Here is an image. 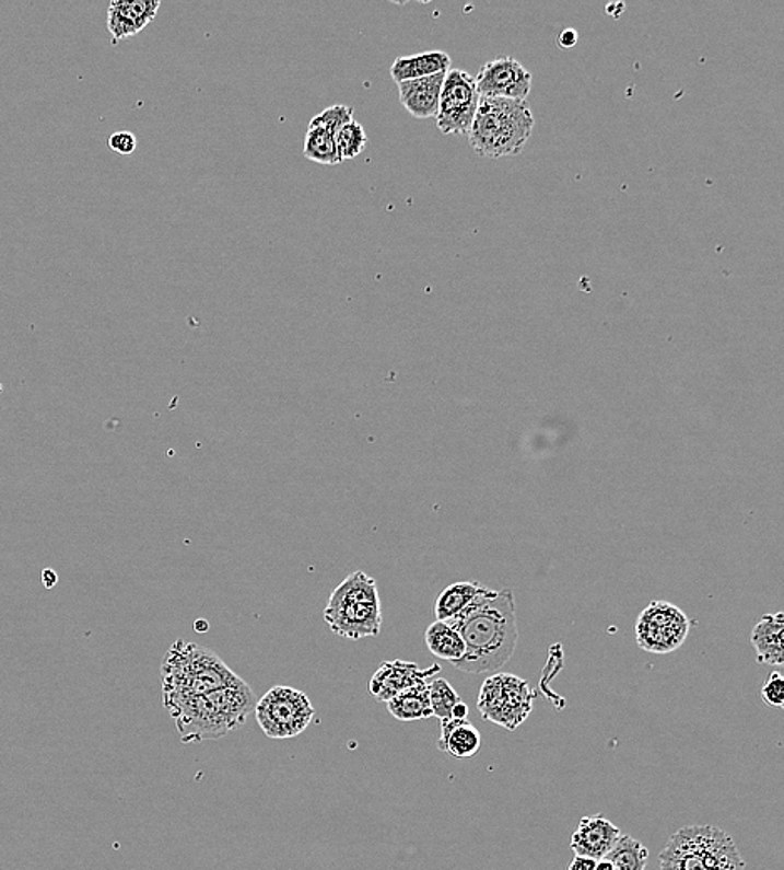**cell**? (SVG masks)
Wrapping results in <instances>:
<instances>
[{
	"label": "cell",
	"instance_id": "1",
	"mask_svg": "<svg viewBox=\"0 0 784 870\" xmlns=\"http://www.w3.org/2000/svg\"><path fill=\"white\" fill-rule=\"evenodd\" d=\"M448 623L466 643L464 657L452 663L460 672L479 675L502 669L517 647V615L511 590L483 587L466 612Z\"/></svg>",
	"mask_w": 784,
	"mask_h": 870
},
{
	"label": "cell",
	"instance_id": "2",
	"mask_svg": "<svg viewBox=\"0 0 784 870\" xmlns=\"http://www.w3.org/2000/svg\"><path fill=\"white\" fill-rule=\"evenodd\" d=\"M255 707V692L239 678L224 688L178 705L169 711V717L183 743H199L223 739L242 729Z\"/></svg>",
	"mask_w": 784,
	"mask_h": 870
},
{
	"label": "cell",
	"instance_id": "3",
	"mask_svg": "<svg viewBox=\"0 0 784 870\" xmlns=\"http://www.w3.org/2000/svg\"><path fill=\"white\" fill-rule=\"evenodd\" d=\"M238 680L239 676L214 651L183 638L176 640L161 663L164 710L169 714L196 696L217 692Z\"/></svg>",
	"mask_w": 784,
	"mask_h": 870
},
{
	"label": "cell",
	"instance_id": "4",
	"mask_svg": "<svg viewBox=\"0 0 784 870\" xmlns=\"http://www.w3.org/2000/svg\"><path fill=\"white\" fill-rule=\"evenodd\" d=\"M534 126L536 119L527 101L480 97L470 126V147L487 160L517 156L533 136Z\"/></svg>",
	"mask_w": 784,
	"mask_h": 870
},
{
	"label": "cell",
	"instance_id": "5",
	"mask_svg": "<svg viewBox=\"0 0 784 870\" xmlns=\"http://www.w3.org/2000/svg\"><path fill=\"white\" fill-rule=\"evenodd\" d=\"M324 619L334 635L347 640L381 635L384 618L375 579L363 571L348 575L331 593Z\"/></svg>",
	"mask_w": 784,
	"mask_h": 870
},
{
	"label": "cell",
	"instance_id": "6",
	"mask_svg": "<svg viewBox=\"0 0 784 870\" xmlns=\"http://www.w3.org/2000/svg\"><path fill=\"white\" fill-rule=\"evenodd\" d=\"M255 714L259 729L268 739L286 740L295 739L308 729L315 718V708L302 689L278 685L256 701Z\"/></svg>",
	"mask_w": 784,
	"mask_h": 870
},
{
	"label": "cell",
	"instance_id": "7",
	"mask_svg": "<svg viewBox=\"0 0 784 870\" xmlns=\"http://www.w3.org/2000/svg\"><path fill=\"white\" fill-rule=\"evenodd\" d=\"M534 692L529 683L511 673H498L483 682L477 708L483 720L515 730L533 711Z\"/></svg>",
	"mask_w": 784,
	"mask_h": 870
},
{
	"label": "cell",
	"instance_id": "8",
	"mask_svg": "<svg viewBox=\"0 0 784 870\" xmlns=\"http://www.w3.org/2000/svg\"><path fill=\"white\" fill-rule=\"evenodd\" d=\"M691 631V622L681 607L667 601H653L635 622L639 648L653 654L679 650Z\"/></svg>",
	"mask_w": 784,
	"mask_h": 870
},
{
	"label": "cell",
	"instance_id": "9",
	"mask_svg": "<svg viewBox=\"0 0 784 870\" xmlns=\"http://www.w3.org/2000/svg\"><path fill=\"white\" fill-rule=\"evenodd\" d=\"M479 101L476 78L461 69H448L442 84L438 113L435 116L442 135L469 136Z\"/></svg>",
	"mask_w": 784,
	"mask_h": 870
},
{
	"label": "cell",
	"instance_id": "10",
	"mask_svg": "<svg viewBox=\"0 0 784 870\" xmlns=\"http://www.w3.org/2000/svg\"><path fill=\"white\" fill-rule=\"evenodd\" d=\"M480 97L526 101L533 90V74L514 57H499L483 65L476 78Z\"/></svg>",
	"mask_w": 784,
	"mask_h": 870
},
{
	"label": "cell",
	"instance_id": "11",
	"mask_svg": "<svg viewBox=\"0 0 784 870\" xmlns=\"http://www.w3.org/2000/svg\"><path fill=\"white\" fill-rule=\"evenodd\" d=\"M710 825H691L671 835L659 854V870H706Z\"/></svg>",
	"mask_w": 784,
	"mask_h": 870
},
{
	"label": "cell",
	"instance_id": "12",
	"mask_svg": "<svg viewBox=\"0 0 784 870\" xmlns=\"http://www.w3.org/2000/svg\"><path fill=\"white\" fill-rule=\"evenodd\" d=\"M438 672H441V666L437 663L432 664L430 669L422 670L413 661H385L370 680V693L375 700L387 704L398 693L412 688L419 683L429 682V678L437 675Z\"/></svg>",
	"mask_w": 784,
	"mask_h": 870
},
{
	"label": "cell",
	"instance_id": "13",
	"mask_svg": "<svg viewBox=\"0 0 784 870\" xmlns=\"http://www.w3.org/2000/svg\"><path fill=\"white\" fill-rule=\"evenodd\" d=\"M621 834V828L612 824L609 819L600 814L590 815L578 822L571 837V849L574 850L575 856L599 860L611 852Z\"/></svg>",
	"mask_w": 784,
	"mask_h": 870
},
{
	"label": "cell",
	"instance_id": "14",
	"mask_svg": "<svg viewBox=\"0 0 784 870\" xmlns=\"http://www.w3.org/2000/svg\"><path fill=\"white\" fill-rule=\"evenodd\" d=\"M160 8V0H114L107 9L110 36L116 43L136 36L156 18Z\"/></svg>",
	"mask_w": 784,
	"mask_h": 870
},
{
	"label": "cell",
	"instance_id": "15",
	"mask_svg": "<svg viewBox=\"0 0 784 870\" xmlns=\"http://www.w3.org/2000/svg\"><path fill=\"white\" fill-rule=\"evenodd\" d=\"M445 74L429 76V78L413 79L398 84L401 106L417 119L435 118L441 103L442 84Z\"/></svg>",
	"mask_w": 784,
	"mask_h": 870
},
{
	"label": "cell",
	"instance_id": "16",
	"mask_svg": "<svg viewBox=\"0 0 784 870\" xmlns=\"http://www.w3.org/2000/svg\"><path fill=\"white\" fill-rule=\"evenodd\" d=\"M751 645L761 664L781 666L784 663V613L764 615L752 626Z\"/></svg>",
	"mask_w": 784,
	"mask_h": 870
},
{
	"label": "cell",
	"instance_id": "17",
	"mask_svg": "<svg viewBox=\"0 0 784 870\" xmlns=\"http://www.w3.org/2000/svg\"><path fill=\"white\" fill-rule=\"evenodd\" d=\"M452 59L444 50H429L416 56L397 57L390 68L391 78L397 84L413 79L429 78L450 69Z\"/></svg>",
	"mask_w": 784,
	"mask_h": 870
},
{
	"label": "cell",
	"instance_id": "18",
	"mask_svg": "<svg viewBox=\"0 0 784 870\" xmlns=\"http://www.w3.org/2000/svg\"><path fill=\"white\" fill-rule=\"evenodd\" d=\"M442 721V735L438 740V749L442 752L450 753L455 758H470L476 757L482 746V736L476 724L466 718V720H448Z\"/></svg>",
	"mask_w": 784,
	"mask_h": 870
},
{
	"label": "cell",
	"instance_id": "19",
	"mask_svg": "<svg viewBox=\"0 0 784 870\" xmlns=\"http://www.w3.org/2000/svg\"><path fill=\"white\" fill-rule=\"evenodd\" d=\"M391 717L400 721H419L433 717L430 707L429 682L407 688L387 701Z\"/></svg>",
	"mask_w": 784,
	"mask_h": 870
},
{
	"label": "cell",
	"instance_id": "20",
	"mask_svg": "<svg viewBox=\"0 0 784 870\" xmlns=\"http://www.w3.org/2000/svg\"><path fill=\"white\" fill-rule=\"evenodd\" d=\"M706 870H745V860L735 840L723 828L713 825L707 832Z\"/></svg>",
	"mask_w": 784,
	"mask_h": 870
},
{
	"label": "cell",
	"instance_id": "21",
	"mask_svg": "<svg viewBox=\"0 0 784 870\" xmlns=\"http://www.w3.org/2000/svg\"><path fill=\"white\" fill-rule=\"evenodd\" d=\"M482 590L483 584L469 583V581H461V583H454L445 588L435 600L437 622L448 623L457 618L477 600Z\"/></svg>",
	"mask_w": 784,
	"mask_h": 870
},
{
	"label": "cell",
	"instance_id": "22",
	"mask_svg": "<svg viewBox=\"0 0 784 870\" xmlns=\"http://www.w3.org/2000/svg\"><path fill=\"white\" fill-rule=\"evenodd\" d=\"M425 645L433 657L442 658L450 663L460 660L466 653V643L461 640L460 633L450 623H432L425 631Z\"/></svg>",
	"mask_w": 784,
	"mask_h": 870
},
{
	"label": "cell",
	"instance_id": "23",
	"mask_svg": "<svg viewBox=\"0 0 784 870\" xmlns=\"http://www.w3.org/2000/svg\"><path fill=\"white\" fill-rule=\"evenodd\" d=\"M606 859L611 860L615 870H646L650 850L631 835L621 834Z\"/></svg>",
	"mask_w": 784,
	"mask_h": 870
},
{
	"label": "cell",
	"instance_id": "24",
	"mask_svg": "<svg viewBox=\"0 0 784 870\" xmlns=\"http://www.w3.org/2000/svg\"><path fill=\"white\" fill-rule=\"evenodd\" d=\"M303 154L313 163L330 164V166L341 163L335 135L324 128H308Z\"/></svg>",
	"mask_w": 784,
	"mask_h": 870
},
{
	"label": "cell",
	"instance_id": "25",
	"mask_svg": "<svg viewBox=\"0 0 784 870\" xmlns=\"http://www.w3.org/2000/svg\"><path fill=\"white\" fill-rule=\"evenodd\" d=\"M335 142H337L338 156L343 163V161L353 160L365 150L368 136H366L365 128L353 119L338 129Z\"/></svg>",
	"mask_w": 784,
	"mask_h": 870
},
{
	"label": "cell",
	"instance_id": "26",
	"mask_svg": "<svg viewBox=\"0 0 784 870\" xmlns=\"http://www.w3.org/2000/svg\"><path fill=\"white\" fill-rule=\"evenodd\" d=\"M430 707L433 717L441 720L452 718L455 705L460 704V696L455 692L454 686L445 678H435L429 683Z\"/></svg>",
	"mask_w": 784,
	"mask_h": 870
},
{
	"label": "cell",
	"instance_id": "27",
	"mask_svg": "<svg viewBox=\"0 0 784 870\" xmlns=\"http://www.w3.org/2000/svg\"><path fill=\"white\" fill-rule=\"evenodd\" d=\"M350 121H353V107L338 104V106L328 107V109L316 114L315 118L309 121L308 128H324L337 135L338 129Z\"/></svg>",
	"mask_w": 784,
	"mask_h": 870
},
{
	"label": "cell",
	"instance_id": "28",
	"mask_svg": "<svg viewBox=\"0 0 784 870\" xmlns=\"http://www.w3.org/2000/svg\"><path fill=\"white\" fill-rule=\"evenodd\" d=\"M761 698L770 707L781 708L784 705V678L781 673L773 672L768 676L761 688Z\"/></svg>",
	"mask_w": 784,
	"mask_h": 870
},
{
	"label": "cell",
	"instance_id": "29",
	"mask_svg": "<svg viewBox=\"0 0 784 870\" xmlns=\"http://www.w3.org/2000/svg\"><path fill=\"white\" fill-rule=\"evenodd\" d=\"M107 147L114 153L132 154L138 150V139L129 131L114 132L107 139Z\"/></svg>",
	"mask_w": 784,
	"mask_h": 870
},
{
	"label": "cell",
	"instance_id": "30",
	"mask_svg": "<svg viewBox=\"0 0 784 870\" xmlns=\"http://www.w3.org/2000/svg\"><path fill=\"white\" fill-rule=\"evenodd\" d=\"M597 860L590 857L575 856L569 863L567 870H596Z\"/></svg>",
	"mask_w": 784,
	"mask_h": 870
},
{
	"label": "cell",
	"instance_id": "31",
	"mask_svg": "<svg viewBox=\"0 0 784 870\" xmlns=\"http://www.w3.org/2000/svg\"><path fill=\"white\" fill-rule=\"evenodd\" d=\"M577 40L578 34L577 31H574V28H565V31H562L558 37L559 46L565 47V49H571V47H574L575 44H577Z\"/></svg>",
	"mask_w": 784,
	"mask_h": 870
},
{
	"label": "cell",
	"instance_id": "32",
	"mask_svg": "<svg viewBox=\"0 0 784 870\" xmlns=\"http://www.w3.org/2000/svg\"><path fill=\"white\" fill-rule=\"evenodd\" d=\"M452 718H455V720H466V718H469V707H467L464 701L455 705L454 711H452Z\"/></svg>",
	"mask_w": 784,
	"mask_h": 870
},
{
	"label": "cell",
	"instance_id": "33",
	"mask_svg": "<svg viewBox=\"0 0 784 870\" xmlns=\"http://www.w3.org/2000/svg\"><path fill=\"white\" fill-rule=\"evenodd\" d=\"M596 870H615V867H612L611 860L602 857V859L597 860Z\"/></svg>",
	"mask_w": 784,
	"mask_h": 870
}]
</instances>
